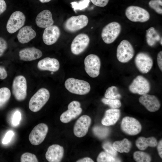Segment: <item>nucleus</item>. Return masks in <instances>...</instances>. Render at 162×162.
I'll list each match as a JSON object with an SVG mask.
<instances>
[{
  "label": "nucleus",
  "mask_w": 162,
  "mask_h": 162,
  "mask_svg": "<svg viewBox=\"0 0 162 162\" xmlns=\"http://www.w3.org/2000/svg\"><path fill=\"white\" fill-rule=\"evenodd\" d=\"M50 97L49 91L45 88L39 89L30 100L28 106L33 112L40 110L48 100Z\"/></svg>",
  "instance_id": "obj_1"
},
{
  "label": "nucleus",
  "mask_w": 162,
  "mask_h": 162,
  "mask_svg": "<svg viewBox=\"0 0 162 162\" xmlns=\"http://www.w3.org/2000/svg\"><path fill=\"white\" fill-rule=\"evenodd\" d=\"M64 86L70 92L79 95H85L88 93L91 89L89 84L87 81L73 78L68 79Z\"/></svg>",
  "instance_id": "obj_2"
},
{
  "label": "nucleus",
  "mask_w": 162,
  "mask_h": 162,
  "mask_svg": "<svg viewBox=\"0 0 162 162\" xmlns=\"http://www.w3.org/2000/svg\"><path fill=\"white\" fill-rule=\"evenodd\" d=\"M27 81L22 75L15 77L12 85V92L15 99L18 101L24 100L27 96Z\"/></svg>",
  "instance_id": "obj_3"
},
{
  "label": "nucleus",
  "mask_w": 162,
  "mask_h": 162,
  "mask_svg": "<svg viewBox=\"0 0 162 162\" xmlns=\"http://www.w3.org/2000/svg\"><path fill=\"white\" fill-rule=\"evenodd\" d=\"M125 14L127 17L133 22H145L150 18L149 12L145 9L135 6H130L126 9Z\"/></svg>",
  "instance_id": "obj_4"
},
{
  "label": "nucleus",
  "mask_w": 162,
  "mask_h": 162,
  "mask_svg": "<svg viewBox=\"0 0 162 162\" xmlns=\"http://www.w3.org/2000/svg\"><path fill=\"white\" fill-rule=\"evenodd\" d=\"M121 30L120 24L116 22H110L102 29L101 36L104 41L106 44L113 43L119 35Z\"/></svg>",
  "instance_id": "obj_5"
},
{
  "label": "nucleus",
  "mask_w": 162,
  "mask_h": 162,
  "mask_svg": "<svg viewBox=\"0 0 162 162\" xmlns=\"http://www.w3.org/2000/svg\"><path fill=\"white\" fill-rule=\"evenodd\" d=\"M134 54V48L128 40H124L118 46L116 51V57L118 60L122 63L130 61Z\"/></svg>",
  "instance_id": "obj_6"
},
{
  "label": "nucleus",
  "mask_w": 162,
  "mask_h": 162,
  "mask_svg": "<svg viewBox=\"0 0 162 162\" xmlns=\"http://www.w3.org/2000/svg\"><path fill=\"white\" fill-rule=\"evenodd\" d=\"M88 20L85 15H81L72 16L64 23V29L70 32H74L86 27L88 24Z\"/></svg>",
  "instance_id": "obj_7"
},
{
  "label": "nucleus",
  "mask_w": 162,
  "mask_h": 162,
  "mask_svg": "<svg viewBox=\"0 0 162 162\" xmlns=\"http://www.w3.org/2000/svg\"><path fill=\"white\" fill-rule=\"evenodd\" d=\"M84 64L86 72L90 76L95 78L99 75L101 62L98 56L93 54L88 55L84 59Z\"/></svg>",
  "instance_id": "obj_8"
},
{
  "label": "nucleus",
  "mask_w": 162,
  "mask_h": 162,
  "mask_svg": "<svg viewBox=\"0 0 162 162\" xmlns=\"http://www.w3.org/2000/svg\"><path fill=\"white\" fill-rule=\"evenodd\" d=\"M129 91L134 94L142 95L147 94L150 89L148 81L141 75L136 76L129 87Z\"/></svg>",
  "instance_id": "obj_9"
},
{
  "label": "nucleus",
  "mask_w": 162,
  "mask_h": 162,
  "mask_svg": "<svg viewBox=\"0 0 162 162\" xmlns=\"http://www.w3.org/2000/svg\"><path fill=\"white\" fill-rule=\"evenodd\" d=\"M26 17L21 11H17L10 16L6 25V29L10 33L12 34L21 28L24 25Z\"/></svg>",
  "instance_id": "obj_10"
},
{
  "label": "nucleus",
  "mask_w": 162,
  "mask_h": 162,
  "mask_svg": "<svg viewBox=\"0 0 162 162\" xmlns=\"http://www.w3.org/2000/svg\"><path fill=\"white\" fill-rule=\"evenodd\" d=\"M48 130L47 125L44 123L36 125L32 130L28 139L32 144L37 146L41 144L45 139Z\"/></svg>",
  "instance_id": "obj_11"
},
{
  "label": "nucleus",
  "mask_w": 162,
  "mask_h": 162,
  "mask_svg": "<svg viewBox=\"0 0 162 162\" xmlns=\"http://www.w3.org/2000/svg\"><path fill=\"white\" fill-rule=\"evenodd\" d=\"M134 61L137 69L144 74L148 73L152 68L153 64L152 57L145 52L138 53L135 57Z\"/></svg>",
  "instance_id": "obj_12"
},
{
  "label": "nucleus",
  "mask_w": 162,
  "mask_h": 162,
  "mask_svg": "<svg viewBox=\"0 0 162 162\" xmlns=\"http://www.w3.org/2000/svg\"><path fill=\"white\" fill-rule=\"evenodd\" d=\"M121 127L123 131L130 135L138 134L142 129L141 125L138 120L128 116L125 117L122 119Z\"/></svg>",
  "instance_id": "obj_13"
},
{
  "label": "nucleus",
  "mask_w": 162,
  "mask_h": 162,
  "mask_svg": "<svg viewBox=\"0 0 162 162\" xmlns=\"http://www.w3.org/2000/svg\"><path fill=\"white\" fill-rule=\"evenodd\" d=\"M82 111L80 103L77 101H73L68 104V110L61 115L60 120L63 123H68L77 117Z\"/></svg>",
  "instance_id": "obj_14"
},
{
  "label": "nucleus",
  "mask_w": 162,
  "mask_h": 162,
  "mask_svg": "<svg viewBox=\"0 0 162 162\" xmlns=\"http://www.w3.org/2000/svg\"><path fill=\"white\" fill-rule=\"evenodd\" d=\"M90 42L88 36L84 33L77 35L73 39L71 44V52L75 55L82 53L87 48Z\"/></svg>",
  "instance_id": "obj_15"
},
{
  "label": "nucleus",
  "mask_w": 162,
  "mask_h": 162,
  "mask_svg": "<svg viewBox=\"0 0 162 162\" xmlns=\"http://www.w3.org/2000/svg\"><path fill=\"white\" fill-rule=\"evenodd\" d=\"M91 123L90 117L83 115L80 117L76 122L74 128V133L78 137L84 136L88 132Z\"/></svg>",
  "instance_id": "obj_16"
},
{
  "label": "nucleus",
  "mask_w": 162,
  "mask_h": 162,
  "mask_svg": "<svg viewBox=\"0 0 162 162\" xmlns=\"http://www.w3.org/2000/svg\"><path fill=\"white\" fill-rule=\"evenodd\" d=\"M60 34L59 27L56 25H52L44 29L42 35L43 41L47 45H52L57 41Z\"/></svg>",
  "instance_id": "obj_17"
},
{
  "label": "nucleus",
  "mask_w": 162,
  "mask_h": 162,
  "mask_svg": "<svg viewBox=\"0 0 162 162\" xmlns=\"http://www.w3.org/2000/svg\"><path fill=\"white\" fill-rule=\"evenodd\" d=\"M140 102L149 111L153 112L158 110L160 106V103L154 95L146 94L139 98Z\"/></svg>",
  "instance_id": "obj_18"
},
{
  "label": "nucleus",
  "mask_w": 162,
  "mask_h": 162,
  "mask_svg": "<svg viewBox=\"0 0 162 162\" xmlns=\"http://www.w3.org/2000/svg\"><path fill=\"white\" fill-rule=\"evenodd\" d=\"M64 154L63 147L59 145L53 144L48 148L45 157L50 162H59L62 159Z\"/></svg>",
  "instance_id": "obj_19"
},
{
  "label": "nucleus",
  "mask_w": 162,
  "mask_h": 162,
  "mask_svg": "<svg viewBox=\"0 0 162 162\" xmlns=\"http://www.w3.org/2000/svg\"><path fill=\"white\" fill-rule=\"evenodd\" d=\"M42 56L41 51L33 47L24 48L19 52L20 59L24 61L35 60L40 58Z\"/></svg>",
  "instance_id": "obj_20"
},
{
  "label": "nucleus",
  "mask_w": 162,
  "mask_h": 162,
  "mask_svg": "<svg viewBox=\"0 0 162 162\" xmlns=\"http://www.w3.org/2000/svg\"><path fill=\"white\" fill-rule=\"evenodd\" d=\"M37 67L41 70H48L54 72L59 70L60 64L57 59L48 57L39 61L37 64Z\"/></svg>",
  "instance_id": "obj_21"
},
{
  "label": "nucleus",
  "mask_w": 162,
  "mask_h": 162,
  "mask_svg": "<svg viewBox=\"0 0 162 162\" xmlns=\"http://www.w3.org/2000/svg\"><path fill=\"white\" fill-rule=\"evenodd\" d=\"M35 22L39 27L46 28L52 26L54 23L51 11L48 10H44L37 15Z\"/></svg>",
  "instance_id": "obj_22"
},
{
  "label": "nucleus",
  "mask_w": 162,
  "mask_h": 162,
  "mask_svg": "<svg viewBox=\"0 0 162 162\" xmlns=\"http://www.w3.org/2000/svg\"><path fill=\"white\" fill-rule=\"evenodd\" d=\"M36 35V32L31 26H26L20 29L17 38L20 43L24 44L29 42L35 38Z\"/></svg>",
  "instance_id": "obj_23"
},
{
  "label": "nucleus",
  "mask_w": 162,
  "mask_h": 162,
  "mask_svg": "<svg viewBox=\"0 0 162 162\" xmlns=\"http://www.w3.org/2000/svg\"><path fill=\"white\" fill-rule=\"evenodd\" d=\"M120 115V110L117 109H111L106 110L105 116L101 121L104 125L109 126L114 124L118 120Z\"/></svg>",
  "instance_id": "obj_24"
},
{
  "label": "nucleus",
  "mask_w": 162,
  "mask_h": 162,
  "mask_svg": "<svg viewBox=\"0 0 162 162\" xmlns=\"http://www.w3.org/2000/svg\"><path fill=\"white\" fill-rule=\"evenodd\" d=\"M158 142L156 139L154 137L145 138L139 137L136 142V145L138 148L141 150H145L148 147H155Z\"/></svg>",
  "instance_id": "obj_25"
},
{
  "label": "nucleus",
  "mask_w": 162,
  "mask_h": 162,
  "mask_svg": "<svg viewBox=\"0 0 162 162\" xmlns=\"http://www.w3.org/2000/svg\"><path fill=\"white\" fill-rule=\"evenodd\" d=\"M146 41L148 44L153 46L160 40L159 33L153 27H151L146 31Z\"/></svg>",
  "instance_id": "obj_26"
},
{
  "label": "nucleus",
  "mask_w": 162,
  "mask_h": 162,
  "mask_svg": "<svg viewBox=\"0 0 162 162\" xmlns=\"http://www.w3.org/2000/svg\"><path fill=\"white\" fill-rule=\"evenodd\" d=\"M114 148L120 153H128L131 147V142L126 139L124 138L121 141H116L112 145Z\"/></svg>",
  "instance_id": "obj_27"
},
{
  "label": "nucleus",
  "mask_w": 162,
  "mask_h": 162,
  "mask_svg": "<svg viewBox=\"0 0 162 162\" xmlns=\"http://www.w3.org/2000/svg\"><path fill=\"white\" fill-rule=\"evenodd\" d=\"M10 96V91L8 88L4 87L0 88V108L5 105Z\"/></svg>",
  "instance_id": "obj_28"
},
{
  "label": "nucleus",
  "mask_w": 162,
  "mask_h": 162,
  "mask_svg": "<svg viewBox=\"0 0 162 162\" xmlns=\"http://www.w3.org/2000/svg\"><path fill=\"white\" fill-rule=\"evenodd\" d=\"M105 98L110 99H118L121 97V94L118 92L116 87L112 86L108 88L105 93Z\"/></svg>",
  "instance_id": "obj_29"
},
{
  "label": "nucleus",
  "mask_w": 162,
  "mask_h": 162,
  "mask_svg": "<svg viewBox=\"0 0 162 162\" xmlns=\"http://www.w3.org/2000/svg\"><path fill=\"white\" fill-rule=\"evenodd\" d=\"M133 156L135 160L137 162H149L151 160V157L148 154L142 151L135 152Z\"/></svg>",
  "instance_id": "obj_30"
},
{
  "label": "nucleus",
  "mask_w": 162,
  "mask_h": 162,
  "mask_svg": "<svg viewBox=\"0 0 162 162\" xmlns=\"http://www.w3.org/2000/svg\"><path fill=\"white\" fill-rule=\"evenodd\" d=\"M98 162H116L115 157L106 152H102L98 155L97 159Z\"/></svg>",
  "instance_id": "obj_31"
},
{
  "label": "nucleus",
  "mask_w": 162,
  "mask_h": 162,
  "mask_svg": "<svg viewBox=\"0 0 162 162\" xmlns=\"http://www.w3.org/2000/svg\"><path fill=\"white\" fill-rule=\"evenodd\" d=\"M101 101L104 104L108 105L112 109L119 108L122 105L120 101L118 99L103 98L102 99Z\"/></svg>",
  "instance_id": "obj_32"
},
{
  "label": "nucleus",
  "mask_w": 162,
  "mask_h": 162,
  "mask_svg": "<svg viewBox=\"0 0 162 162\" xmlns=\"http://www.w3.org/2000/svg\"><path fill=\"white\" fill-rule=\"evenodd\" d=\"M150 7L157 13L162 14V2L161 0H151L148 3Z\"/></svg>",
  "instance_id": "obj_33"
},
{
  "label": "nucleus",
  "mask_w": 162,
  "mask_h": 162,
  "mask_svg": "<svg viewBox=\"0 0 162 162\" xmlns=\"http://www.w3.org/2000/svg\"><path fill=\"white\" fill-rule=\"evenodd\" d=\"M90 2L89 0H82L77 2H72L70 3L72 8L74 11L76 10H82L87 8Z\"/></svg>",
  "instance_id": "obj_34"
},
{
  "label": "nucleus",
  "mask_w": 162,
  "mask_h": 162,
  "mask_svg": "<svg viewBox=\"0 0 162 162\" xmlns=\"http://www.w3.org/2000/svg\"><path fill=\"white\" fill-rule=\"evenodd\" d=\"M21 162H38L36 156L32 153L26 152L23 154L20 158Z\"/></svg>",
  "instance_id": "obj_35"
},
{
  "label": "nucleus",
  "mask_w": 162,
  "mask_h": 162,
  "mask_svg": "<svg viewBox=\"0 0 162 162\" xmlns=\"http://www.w3.org/2000/svg\"><path fill=\"white\" fill-rule=\"evenodd\" d=\"M93 131L96 136L100 138L106 137L109 133L108 128L99 126L95 127L93 128Z\"/></svg>",
  "instance_id": "obj_36"
},
{
  "label": "nucleus",
  "mask_w": 162,
  "mask_h": 162,
  "mask_svg": "<svg viewBox=\"0 0 162 162\" xmlns=\"http://www.w3.org/2000/svg\"><path fill=\"white\" fill-rule=\"evenodd\" d=\"M102 147L105 151L115 157L117 154V152L114 148L111 143L109 142H104L102 145Z\"/></svg>",
  "instance_id": "obj_37"
},
{
  "label": "nucleus",
  "mask_w": 162,
  "mask_h": 162,
  "mask_svg": "<svg viewBox=\"0 0 162 162\" xmlns=\"http://www.w3.org/2000/svg\"><path fill=\"white\" fill-rule=\"evenodd\" d=\"M7 47L6 41L3 38L0 37V57L3 55Z\"/></svg>",
  "instance_id": "obj_38"
},
{
  "label": "nucleus",
  "mask_w": 162,
  "mask_h": 162,
  "mask_svg": "<svg viewBox=\"0 0 162 162\" xmlns=\"http://www.w3.org/2000/svg\"><path fill=\"white\" fill-rule=\"evenodd\" d=\"M21 114L19 111H16L14 114L12 118V122L14 125H18L21 119Z\"/></svg>",
  "instance_id": "obj_39"
},
{
  "label": "nucleus",
  "mask_w": 162,
  "mask_h": 162,
  "mask_svg": "<svg viewBox=\"0 0 162 162\" xmlns=\"http://www.w3.org/2000/svg\"><path fill=\"white\" fill-rule=\"evenodd\" d=\"M94 5L100 7H104L108 4L109 0H89Z\"/></svg>",
  "instance_id": "obj_40"
},
{
  "label": "nucleus",
  "mask_w": 162,
  "mask_h": 162,
  "mask_svg": "<svg viewBox=\"0 0 162 162\" xmlns=\"http://www.w3.org/2000/svg\"><path fill=\"white\" fill-rule=\"evenodd\" d=\"M14 135V133L13 131L9 130L7 132L3 139L2 143L4 144H7L9 143Z\"/></svg>",
  "instance_id": "obj_41"
},
{
  "label": "nucleus",
  "mask_w": 162,
  "mask_h": 162,
  "mask_svg": "<svg viewBox=\"0 0 162 162\" xmlns=\"http://www.w3.org/2000/svg\"><path fill=\"white\" fill-rule=\"evenodd\" d=\"M157 61L158 66L160 70H162V51H160L157 56Z\"/></svg>",
  "instance_id": "obj_42"
},
{
  "label": "nucleus",
  "mask_w": 162,
  "mask_h": 162,
  "mask_svg": "<svg viewBox=\"0 0 162 162\" xmlns=\"http://www.w3.org/2000/svg\"><path fill=\"white\" fill-rule=\"evenodd\" d=\"M8 76L6 70L3 67L0 66V79L4 80Z\"/></svg>",
  "instance_id": "obj_43"
},
{
  "label": "nucleus",
  "mask_w": 162,
  "mask_h": 162,
  "mask_svg": "<svg viewBox=\"0 0 162 162\" xmlns=\"http://www.w3.org/2000/svg\"><path fill=\"white\" fill-rule=\"evenodd\" d=\"M7 5L4 0H0V15L3 13L6 10Z\"/></svg>",
  "instance_id": "obj_44"
},
{
  "label": "nucleus",
  "mask_w": 162,
  "mask_h": 162,
  "mask_svg": "<svg viewBox=\"0 0 162 162\" xmlns=\"http://www.w3.org/2000/svg\"><path fill=\"white\" fill-rule=\"evenodd\" d=\"M157 148L158 154L160 157L162 158V140H161L158 143Z\"/></svg>",
  "instance_id": "obj_45"
},
{
  "label": "nucleus",
  "mask_w": 162,
  "mask_h": 162,
  "mask_svg": "<svg viewBox=\"0 0 162 162\" xmlns=\"http://www.w3.org/2000/svg\"><path fill=\"white\" fill-rule=\"evenodd\" d=\"M76 162H93L94 161L91 158L85 157L77 160Z\"/></svg>",
  "instance_id": "obj_46"
},
{
  "label": "nucleus",
  "mask_w": 162,
  "mask_h": 162,
  "mask_svg": "<svg viewBox=\"0 0 162 162\" xmlns=\"http://www.w3.org/2000/svg\"><path fill=\"white\" fill-rule=\"evenodd\" d=\"M52 0H39V1L41 3H44L49 2Z\"/></svg>",
  "instance_id": "obj_47"
},
{
  "label": "nucleus",
  "mask_w": 162,
  "mask_h": 162,
  "mask_svg": "<svg viewBox=\"0 0 162 162\" xmlns=\"http://www.w3.org/2000/svg\"><path fill=\"white\" fill-rule=\"evenodd\" d=\"M160 44L162 45V38H161V39H160Z\"/></svg>",
  "instance_id": "obj_48"
}]
</instances>
